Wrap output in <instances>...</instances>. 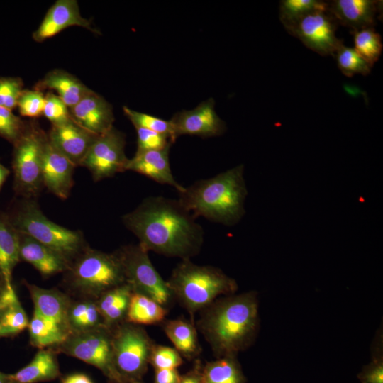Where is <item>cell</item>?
Returning a JSON list of instances; mask_svg holds the SVG:
<instances>
[{
  "mask_svg": "<svg viewBox=\"0 0 383 383\" xmlns=\"http://www.w3.org/2000/svg\"><path fill=\"white\" fill-rule=\"evenodd\" d=\"M122 221L148 252L187 260L197 255L204 243L202 227L178 199L147 197Z\"/></svg>",
  "mask_w": 383,
  "mask_h": 383,
  "instance_id": "cell-1",
  "label": "cell"
},
{
  "mask_svg": "<svg viewBox=\"0 0 383 383\" xmlns=\"http://www.w3.org/2000/svg\"><path fill=\"white\" fill-rule=\"evenodd\" d=\"M199 313L196 327L217 358L236 357L255 339L259 328L255 292L221 296Z\"/></svg>",
  "mask_w": 383,
  "mask_h": 383,
  "instance_id": "cell-2",
  "label": "cell"
},
{
  "mask_svg": "<svg viewBox=\"0 0 383 383\" xmlns=\"http://www.w3.org/2000/svg\"><path fill=\"white\" fill-rule=\"evenodd\" d=\"M239 165L211 178L195 182L179 193V201L196 218L204 217L225 226H234L245 214L248 194Z\"/></svg>",
  "mask_w": 383,
  "mask_h": 383,
  "instance_id": "cell-3",
  "label": "cell"
},
{
  "mask_svg": "<svg viewBox=\"0 0 383 383\" xmlns=\"http://www.w3.org/2000/svg\"><path fill=\"white\" fill-rule=\"evenodd\" d=\"M166 282L174 299L192 318L218 298L235 294L238 289L235 280L219 268L199 265L190 259L182 260Z\"/></svg>",
  "mask_w": 383,
  "mask_h": 383,
  "instance_id": "cell-4",
  "label": "cell"
},
{
  "mask_svg": "<svg viewBox=\"0 0 383 383\" xmlns=\"http://www.w3.org/2000/svg\"><path fill=\"white\" fill-rule=\"evenodd\" d=\"M6 214L18 232L55 251L69 264L89 247L82 231L68 229L48 218L36 199L21 197L12 204Z\"/></svg>",
  "mask_w": 383,
  "mask_h": 383,
  "instance_id": "cell-5",
  "label": "cell"
},
{
  "mask_svg": "<svg viewBox=\"0 0 383 383\" xmlns=\"http://www.w3.org/2000/svg\"><path fill=\"white\" fill-rule=\"evenodd\" d=\"M63 284L80 298L96 300L102 294L126 284L116 252L108 253L87 247L63 272Z\"/></svg>",
  "mask_w": 383,
  "mask_h": 383,
  "instance_id": "cell-6",
  "label": "cell"
},
{
  "mask_svg": "<svg viewBox=\"0 0 383 383\" xmlns=\"http://www.w3.org/2000/svg\"><path fill=\"white\" fill-rule=\"evenodd\" d=\"M153 345L140 326L123 321L112 328L113 365L121 380L141 381Z\"/></svg>",
  "mask_w": 383,
  "mask_h": 383,
  "instance_id": "cell-7",
  "label": "cell"
},
{
  "mask_svg": "<svg viewBox=\"0 0 383 383\" xmlns=\"http://www.w3.org/2000/svg\"><path fill=\"white\" fill-rule=\"evenodd\" d=\"M47 138L39 128L26 127L13 144V188L21 198L36 199L42 190V155Z\"/></svg>",
  "mask_w": 383,
  "mask_h": 383,
  "instance_id": "cell-8",
  "label": "cell"
},
{
  "mask_svg": "<svg viewBox=\"0 0 383 383\" xmlns=\"http://www.w3.org/2000/svg\"><path fill=\"white\" fill-rule=\"evenodd\" d=\"M94 366L109 379L119 382L113 360L112 328L101 326L94 329L73 333L60 344L50 348Z\"/></svg>",
  "mask_w": 383,
  "mask_h": 383,
  "instance_id": "cell-9",
  "label": "cell"
},
{
  "mask_svg": "<svg viewBox=\"0 0 383 383\" xmlns=\"http://www.w3.org/2000/svg\"><path fill=\"white\" fill-rule=\"evenodd\" d=\"M115 252L133 292L147 296L165 307L171 304L174 300L172 292L151 262L147 250L136 244L123 246Z\"/></svg>",
  "mask_w": 383,
  "mask_h": 383,
  "instance_id": "cell-10",
  "label": "cell"
},
{
  "mask_svg": "<svg viewBox=\"0 0 383 383\" xmlns=\"http://www.w3.org/2000/svg\"><path fill=\"white\" fill-rule=\"evenodd\" d=\"M125 145L124 134L113 126L97 135L80 166L86 167L96 182L124 172L129 160L125 154Z\"/></svg>",
  "mask_w": 383,
  "mask_h": 383,
  "instance_id": "cell-11",
  "label": "cell"
},
{
  "mask_svg": "<svg viewBox=\"0 0 383 383\" xmlns=\"http://www.w3.org/2000/svg\"><path fill=\"white\" fill-rule=\"evenodd\" d=\"M338 26L327 10L309 13L284 26V28L309 49L322 56H333L343 43V40L336 35Z\"/></svg>",
  "mask_w": 383,
  "mask_h": 383,
  "instance_id": "cell-12",
  "label": "cell"
},
{
  "mask_svg": "<svg viewBox=\"0 0 383 383\" xmlns=\"http://www.w3.org/2000/svg\"><path fill=\"white\" fill-rule=\"evenodd\" d=\"M214 106V99L210 98L194 109L176 113L170 120L176 138L182 135L208 138L223 134L226 123L216 113Z\"/></svg>",
  "mask_w": 383,
  "mask_h": 383,
  "instance_id": "cell-13",
  "label": "cell"
},
{
  "mask_svg": "<svg viewBox=\"0 0 383 383\" xmlns=\"http://www.w3.org/2000/svg\"><path fill=\"white\" fill-rule=\"evenodd\" d=\"M75 166L61 153L47 138L42 155V180L48 192L66 199L74 184Z\"/></svg>",
  "mask_w": 383,
  "mask_h": 383,
  "instance_id": "cell-14",
  "label": "cell"
},
{
  "mask_svg": "<svg viewBox=\"0 0 383 383\" xmlns=\"http://www.w3.org/2000/svg\"><path fill=\"white\" fill-rule=\"evenodd\" d=\"M75 26L98 33L92 28L89 21L81 16L77 1L57 0L48 11L38 28L33 33V38L41 43L54 37L64 29Z\"/></svg>",
  "mask_w": 383,
  "mask_h": 383,
  "instance_id": "cell-15",
  "label": "cell"
},
{
  "mask_svg": "<svg viewBox=\"0 0 383 383\" xmlns=\"http://www.w3.org/2000/svg\"><path fill=\"white\" fill-rule=\"evenodd\" d=\"M70 112L77 124L95 135L103 134L113 126L111 105L92 90L70 109Z\"/></svg>",
  "mask_w": 383,
  "mask_h": 383,
  "instance_id": "cell-16",
  "label": "cell"
},
{
  "mask_svg": "<svg viewBox=\"0 0 383 383\" xmlns=\"http://www.w3.org/2000/svg\"><path fill=\"white\" fill-rule=\"evenodd\" d=\"M50 143L75 166H80L90 146L97 137L72 119L52 126L48 135Z\"/></svg>",
  "mask_w": 383,
  "mask_h": 383,
  "instance_id": "cell-17",
  "label": "cell"
},
{
  "mask_svg": "<svg viewBox=\"0 0 383 383\" xmlns=\"http://www.w3.org/2000/svg\"><path fill=\"white\" fill-rule=\"evenodd\" d=\"M328 4V11L338 24L351 31L374 27L381 4L376 0H333Z\"/></svg>",
  "mask_w": 383,
  "mask_h": 383,
  "instance_id": "cell-18",
  "label": "cell"
},
{
  "mask_svg": "<svg viewBox=\"0 0 383 383\" xmlns=\"http://www.w3.org/2000/svg\"><path fill=\"white\" fill-rule=\"evenodd\" d=\"M170 148L168 146L162 150L135 152L128 160L126 170L138 172L157 183L171 186L179 193L182 192L185 187L176 181L171 170Z\"/></svg>",
  "mask_w": 383,
  "mask_h": 383,
  "instance_id": "cell-19",
  "label": "cell"
},
{
  "mask_svg": "<svg viewBox=\"0 0 383 383\" xmlns=\"http://www.w3.org/2000/svg\"><path fill=\"white\" fill-rule=\"evenodd\" d=\"M19 259L30 263L43 277L64 272L69 265L57 252L21 233H19Z\"/></svg>",
  "mask_w": 383,
  "mask_h": 383,
  "instance_id": "cell-20",
  "label": "cell"
},
{
  "mask_svg": "<svg viewBox=\"0 0 383 383\" xmlns=\"http://www.w3.org/2000/svg\"><path fill=\"white\" fill-rule=\"evenodd\" d=\"M25 285L30 292L34 309L46 318L58 324L70 335L67 311L71 298L57 289H45L26 282Z\"/></svg>",
  "mask_w": 383,
  "mask_h": 383,
  "instance_id": "cell-21",
  "label": "cell"
},
{
  "mask_svg": "<svg viewBox=\"0 0 383 383\" xmlns=\"http://www.w3.org/2000/svg\"><path fill=\"white\" fill-rule=\"evenodd\" d=\"M60 375L56 352L48 348L39 349L33 360L14 374H9L15 383H37L55 379Z\"/></svg>",
  "mask_w": 383,
  "mask_h": 383,
  "instance_id": "cell-22",
  "label": "cell"
},
{
  "mask_svg": "<svg viewBox=\"0 0 383 383\" xmlns=\"http://www.w3.org/2000/svg\"><path fill=\"white\" fill-rule=\"evenodd\" d=\"M40 89H53L69 108H72L91 91L80 80L71 74L60 70L48 72L38 84Z\"/></svg>",
  "mask_w": 383,
  "mask_h": 383,
  "instance_id": "cell-23",
  "label": "cell"
},
{
  "mask_svg": "<svg viewBox=\"0 0 383 383\" xmlns=\"http://www.w3.org/2000/svg\"><path fill=\"white\" fill-rule=\"evenodd\" d=\"M162 330L182 357L196 360L201 352L196 328L184 318L165 320Z\"/></svg>",
  "mask_w": 383,
  "mask_h": 383,
  "instance_id": "cell-24",
  "label": "cell"
},
{
  "mask_svg": "<svg viewBox=\"0 0 383 383\" xmlns=\"http://www.w3.org/2000/svg\"><path fill=\"white\" fill-rule=\"evenodd\" d=\"M132 293L131 287L124 284L108 290L96 300L104 326L113 328L125 321Z\"/></svg>",
  "mask_w": 383,
  "mask_h": 383,
  "instance_id": "cell-25",
  "label": "cell"
},
{
  "mask_svg": "<svg viewBox=\"0 0 383 383\" xmlns=\"http://www.w3.org/2000/svg\"><path fill=\"white\" fill-rule=\"evenodd\" d=\"M19 261V233L6 213L0 212V271L9 289L13 288L12 273Z\"/></svg>",
  "mask_w": 383,
  "mask_h": 383,
  "instance_id": "cell-26",
  "label": "cell"
},
{
  "mask_svg": "<svg viewBox=\"0 0 383 383\" xmlns=\"http://www.w3.org/2000/svg\"><path fill=\"white\" fill-rule=\"evenodd\" d=\"M168 309L151 298L133 292L131 294L125 321L135 325L162 323Z\"/></svg>",
  "mask_w": 383,
  "mask_h": 383,
  "instance_id": "cell-27",
  "label": "cell"
},
{
  "mask_svg": "<svg viewBox=\"0 0 383 383\" xmlns=\"http://www.w3.org/2000/svg\"><path fill=\"white\" fill-rule=\"evenodd\" d=\"M28 329L30 344L38 349L55 347L69 336L58 324L46 318L35 309Z\"/></svg>",
  "mask_w": 383,
  "mask_h": 383,
  "instance_id": "cell-28",
  "label": "cell"
},
{
  "mask_svg": "<svg viewBox=\"0 0 383 383\" xmlns=\"http://www.w3.org/2000/svg\"><path fill=\"white\" fill-rule=\"evenodd\" d=\"M202 383H245L246 379L236 357H218L202 366Z\"/></svg>",
  "mask_w": 383,
  "mask_h": 383,
  "instance_id": "cell-29",
  "label": "cell"
},
{
  "mask_svg": "<svg viewBox=\"0 0 383 383\" xmlns=\"http://www.w3.org/2000/svg\"><path fill=\"white\" fill-rule=\"evenodd\" d=\"M354 49L371 65L378 61L381 56L383 44L382 37L374 27L352 30Z\"/></svg>",
  "mask_w": 383,
  "mask_h": 383,
  "instance_id": "cell-30",
  "label": "cell"
},
{
  "mask_svg": "<svg viewBox=\"0 0 383 383\" xmlns=\"http://www.w3.org/2000/svg\"><path fill=\"white\" fill-rule=\"evenodd\" d=\"M328 4L321 0H282L279 18L283 26L316 11H327Z\"/></svg>",
  "mask_w": 383,
  "mask_h": 383,
  "instance_id": "cell-31",
  "label": "cell"
},
{
  "mask_svg": "<svg viewBox=\"0 0 383 383\" xmlns=\"http://www.w3.org/2000/svg\"><path fill=\"white\" fill-rule=\"evenodd\" d=\"M29 321L16 296L0 316V338L13 337L28 328Z\"/></svg>",
  "mask_w": 383,
  "mask_h": 383,
  "instance_id": "cell-32",
  "label": "cell"
},
{
  "mask_svg": "<svg viewBox=\"0 0 383 383\" xmlns=\"http://www.w3.org/2000/svg\"><path fill=\"white\" fill-rule=\"evenodd\" d=\"M336 60L338 67L346 77L355 74L367 75L370 73L371 66L355 49L344 45L343 43L333 55Z\"/></svg>",
  "mask_w": 383,
  "mask_h": 383,
  "instance_id": "cell-33",
  "label": "cell"
},
{
  "mask_svg": "<svg viewBox=\"0 0 383 383\" xmlns=\"http://www.w3.org/2000/svg\"><path fill=\"white\" fill-rule=\"evenodd\" d=\"M123 110L135 128H145L165 135L170 138L172 143L177 140L173 126L170 120L167 121L148 113L138 112L127 106H123Z\"/></svg>",
  "mask_w": 383,
  "mask_h": 383,
  "instance_id": "cell-34",
  "label": "cell"
},
{
  "mask_svg": "<svg viewBox=\"0 0 383 383\" xmlns=\"http://www.w3.org/2000/svg\"><path fill=\"white\" fill-rule=\"evenodd\" d=\"M183 363V358L174 348L160 345H153L149 360L155 370L177 369Z\"/></svg>",
  "mask_w": 383,
  "mask_h": 383,
  "instance_id": "cell-35",
  "label": "cell"
},
{
  "mask_svg": "<svg viewBox=\"0 0 383 383\" xmlns=\"http://www.w3.org/2000/svg\"><path fill=\"white\" fill-rule=\"evenodd\" d=\"M22 116L36 118L43 114L45 96L40 90H23L17 103Z\"/></svg>",
  "mask_w": 383,
  "mask_h": 383,
  "instance_id": "cell-36",
  "label": "cell"
},
{
  "mask_svg": "<svg viewBox=\"0 0 383 383\" xmlns=\"http://www.w3.org/2000/svg\"><path fill=\"white\" fill-rule=\"evenodd\" d=\"M26 128L25 123L12 111L0 106V136L14 144Z\"/></svg>",
  "mask_w": 383,
  "mask_h": 383,
  "instance_id": "cell-37",
  "label": "cell"
},
{
  "mask_svg": "<svg viewBox=\"0 0 383 383\" xmlns=\"http://www.w3.org/2000/svg\"><path fill=\"white\" fill-rule=\"evenodd\" d=\"M43 115L51 122L52 126L60 125L72 119L70 109L52 92H48L45 96Z\"/></svg>",
  "mask_w": 383,
  "mask_h": 383,
  "instance_id": "cell-38",
  "label": "cell"
},
{
  "mask_svg": "<svg viewBox=\"0 0 383 383\" xmlns=\"http://www.w3.org/2000/svg\"><path fill=\"white\" fill-rule=\"evenodd\" d=\"M137 131V151L162 150L172 144L170 138L163 134L142 128H135Z\"/></svg>",
  "mask_w": 383,
  "mask_h": 383,
  "instance_id": "cell-39",
  "label": "cell"
},
{
  "mask_svg": "<svg viewBox=\"0 0 383 383\" xmlns=\"http://www.w3.org/2000/svg\"><path fill=\"white\" fill-rule=\"evenodd\" d=\"M23 82L19 78H0V106L11 111L17 106L23 91Z\"/></svg>",
  "mask_w": 383,
  "mask_h": 383,
  "instance_id": "cell-40",
  "label": "cell"
},
{
  "mask_svg": "<svg viewBox=\"0 0 383 383\" xmlns=\"http://www.w3.org/2000/svg\"><path fill=\"white\" fill-rule=\"evenodd\" d=\"M361 383H383V362L382 357H374L358 374Z\"/></svg>",
  "mask_w": 383,
  "mask_h": 383,
  "instance_id": "cell-41",
  "label": "cell"
},
{
  "mask_svg": "<svg viewBox=\"0 0 383 383\" xmlns=\"http://www.w3.org/2000/svg\"><path fill=\"white\" fill-rule=\"evenodd\" d=\"M180 379L177 369L155 370L154 383H179Z\"/></svg>",
  "mask_w": 383,
  "mask_h": 383,
  "instance_id": "cell-42",
  "label": "cell"
},
{
  "mask_svg": "<svg viewBox=\"0 0 383 383\" xmlns=\"http://www.w3.org/2000/svg\"><path fill=\"white\" fill-rule=\"evenodd\" d=\"M202 365L200 360L196 359L193 367L183 375H181L179 383H202Z\"/></svg>",
  "mask_w": 383,
  "mask_h": 383,
  "instance_id": "cell-43",
  "label": "cell"
},
{
  "mask_svg": "<svg viewBox=\"0 0 383 383\" xmlns=\"http://www.w3.org/2000/svg\"><path fill=\"white\" fill-rule=\"evenodd\" d=\"M16 296L14 288L7 289L0 295V316Z\"/></svg>",
  "mask_w": 383,
  "mask_h": 383,
  "instance_id": "cell-44",
  "label": "cell"
},
{
  "mask_svg": "<svg viewBox=\"0 0 383 383\" xmlns=\"http://www.w3.org/2000/svg\"><path fill=\"white\" fill-rule=\"evenodd\" d=\"M62 383H93L91 379L84 374H74L65 377Z\"/></svg>",
  "mask_w": 383,
  "mask_h": 383,
  "instance_id": "cell-45",
  "label": "cell"
},
{
  "mask_svg": "<svg viewBox=\"0 0 383 383\" xmlns=\"http://www.w3.org/2000/svg\"><path fill=\"white\" fill-rule=\"evenodd\" d=\"M10 174L9 170L0 163V189Z\"/></svg>",
  "mask_w": 383,
  "mask_h": 383,
  "instance_id": "cell-46",
  "label": "cell"
},
{
  "mask_svg": "<svg viewBox=\"0 0 383 383\" xmlns=\"http://www.w3.org/2000/svg\"><path fill=\"white\" fill-rule=\"evenodd\" d=\"M7 289L9 288L8 287L6 280L0 271V295L4 293Z\"/></svg>",
  "mask_w": 383,
  "mask_h": 383,
  "instance_id": "cell-47",
  "label": "cell"
},
{
  "mask_svg": "<svg viewBox=\"0 0 383 383\" xmlns=\"http://www.w3.org/2000/svg\"><path fill=\"white\" fill-rule=\"evenodd\" d=\"M8 374H5L0 372V383H11Z\"/></svg>",
  "mask_w": 383,
  "mask_h": 383,
  "instance_id": "cell-48",
  "label": "cell"
},
{
  "mask_svg": "<svg viewBox=\"0 0 383 383\" xmlns=\"http://www.w3.org/2000/svg\"><path fill=\"white\" fill-rule=\"evenodd\" d=\"M110 383H143L141 381H135V380H121L119 382H112L109 381Z\"/></svg>",
  "mask_w": 383,
  "mask_h": 383,
  "instance_id": "cell-49",
  "label": "cell"
},
{
  "mask_svg": "<svg viewBox=\"0 0 383 383\" xmlns=\"http://www.w3.org/2000/svg\"><path fill=\"white\" fill-rule=\"evenodd\" d=\"M11 383H15V382H11Z\"/></svg>",
  "mask_w": 383,
  "mask_h": 383,
  "instance_id": "cell-50",
  "label": "cell"
}]
</instances>
